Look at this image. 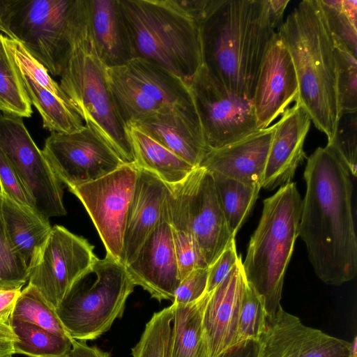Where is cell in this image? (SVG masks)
<instances>
[{
	"label": "cell",
	"mask_w": 357,
	"mask_h": 357,
	"mask_svg": "<svg viewBox=\"0 0 357 357\" xmlns=\"http://www.w3.org/2000/svg\"><path fill=\"white\" fill-rule=\"evenodd\" d=\"M80 0H16L7 37L19 42L52 76L67 59Z\"/></svg>",
	"instance_id": "obj_8"
},
{
	"label": "cell",
	"mask_w": 357,
	"mask_h": 357,
	"mask_svg": "<svg viewBox=\"0 0 357 357\" xmlns=\"http://www.w3.org/2000/svg\"><path fill=\"white\" fill-rule=\"evenodd\" d=\"M257 357H349L351 342L305 326L282 306L267 319Z\"/></svg>",
	"instance_id": "obj_17"
},
{
	"label": "cell",
	"mask_w": 357,
	"mask_h": 357,
	"mask_svg": "<svg viewBox=\"0 0 357 357\" xmlns=\"http://www.w3.org/2000/svg\"><path fill=\"white\" fill-rule=\"evenodd\" d=\"M42 151L56 177L69 189L99 179L125 164L86 125L71 133L51 132Z\"/></svg>",
	"instance_id": "obj_13"
},
{
	"label": "cell",
	"mask_w": 357,
	"mask_h": 357,
	"mask_svg": "<svg viewBox=\"0 0 357 357\" xmlns=\"http://www.w3.org/2000/svg\"><path fill=\"white\" fill-rule=\"evenodd\" d=\"M134 287L120 261L109 256L97 258L72 285L55 312L71 338L95 340L122 317Z\"/></svg>",
	"instance_id": "obj_7"
},
{
	"label": "cell",
	"mask_w": 357,
	"mask_h": 357,
	"mask_svg": "<svg viewBox=\"0 0 357 357\" xmlns=\"http://www.w3.org/2000/svg\"><path fill=\"white\" fill-rule=\"evenodd\" d=\"M0 150L31 193L44 217L65 215L62 183L26 129L22 118L0 114Z\"/></svg>",
	"instance_id": "obj_12"
},
{
	"label": "cell",
	"mask_w": 357,
	"mask_h": 357,
	"mask_svg": "<svg viewBox=\"0 0 357 357\" xmlns=\"http://www.w3.org/2000/svg\"><path fill=\"white\" fill-rule=\"evenodd\" d=\"M9 326L16 336L15 354L29 357H70V337L53 333L35 324L10 318Z\"/></svg>",
	"instance_id": "obj_29"
},
{
	"label": "cell",
	"mask_w": 357,
	"mask_h": 357,
	"mask_svg": "<svg viewBox=\"0 0 357 357\" xmlns=\"http://www.w3.org/2000/svg\"><path fill=\"white\" fill-rule=\"evenodd\" d=\"M128 125L142 130L195 167L208 152L195 105L163 108Z\"/></svg>",
	"instance_id": "obj_20"
},
{
	"label": "cell",
	"mask_w": 357,
	"mask_h": 357,
	"mask_svg": "<svg viewBox=\"0 0 357 357\" xmlns=\"http://www.w3.org/2000/svg\"><path fill=\"white\" fill-rule=\"evenodd\" d=\"M14 354L13 341L0 338V357H11Z\"/></svg>",
	"instance_id": "obj_49"
},
{
	"label": "cell",
	"mask_w": 357,
	"mask_h": 357,
	"mask_svg": "<svg viewBox=\"0 0 357 357\" xmlns=\"http://www.w3.org/2000/svg\"><path fill=\"white\" fill-rule=\"evenodd\" d=\"M259 347L258 340H246L234 344L217 357H257Z\"/></svg>",
	"instance_id": "obj_43"
},
{
	"label": "cell",
	"mask_w": 357,
	"mask_h": 357,
	"mask_svg": "<svg viewBox=\"0 0 357 357\" xmlns=\"http://www.w3.org/2000/svg\"><path fill=\"white\" fill-rule=\"evenodd\" d=\"M29 272L13 251L8 238L1 211L0 190V289H22Z\"/></svg>",
	"instance_id": "obj_38"
},
{
	"label": "cell",
	"mask_w": 357,
	"mask_h": 357,
	"mask_svg": "<svg viewBox=\"0 0 357 357\" xmlns=\"http://www.w3.org/2000/svg\"><path fill=\"white\" fill-rule=\"evenodd\" d=\"M109 84L125 122L163 108L195 105L189 85L166 69L140 58L107 68Z\"/></svg>",
	"instance_id": "obj_9"
},
{
	"label": "cell",
	"mask_w": 357,
	"mask_h": 357,
	"mask_svg": "<svg viewBox=\"0 0 357 357\" xmlns=\"http://www.w3.org/2000/svg\"><path fill=\"white\" fill-rule=\"evenodd\" d=\"M302 199L296 184L280 186L263 201L258 226L243 263L245 280L263 300L267 319L281 307L287 268L298 236Z\"/></svg>",
	"instance_id": "obj_6"
},
{
	"label": "cell",
	"mask_w": 357,
	"mask_h": 357,
	"mask_svg": "<svg viewBox=\"0 0 357 357\" xmlns=\"http://www.w3.org/2000/svg\"><path fill=\"white\" fill-rule=\"evenodd\" d=\"M277 34L289 50L298 84V103L328 142L339 119L335 46L318 0H304L288 15Z\"/></svg>",
	"instance_id": "obj_3"
},
{
	"label": "cell",
	"mask_w": 357,
	"mask_h": 357,
	"mask_svg": "<svg viewBox=\"0 0 357 357\" xmlns=\"http://www.w3.org/2000/svg\"><path fill=\"white\" fill-rule=\"evenodd\" d=\"M0 338L10 340L13 341H15L17 339L10 326L1 323H0Z\"/></svg>",
	"instance_id": "obj_50"
},
{
	"label": "cell",
	"mask_w": 357,
	"mask_h": 357,
	"mask_svg": "<svg viewBox=\"0 0 357 357\" xmlns=\"http://www.w3.org/2000/svg\"><path fill=\"white\" fill-rule=\"evenodd\" d=\"M298 236L318 278L339 286L357 273V237L352 208V176L329 146L308 158Z\"/></svg>",
	"instance_id": "obj_1"
},
{
	"label": "cell",
	"mask_w": 357,
	"mask_h": 357,
	"mask_svg": "<svg viewBox=\"0 0 357 357\" xmlns=\"http://www.w3.org/2000/svg\"><path fill=\"white\" fill-rule=\"evenodd\" d=\"M70 357H110V355L96 347L87 345L86 341L73 339Z\"/></svg>",
	"instance_id": "obj_45"
},
{
	"label": "cell",
	"mask_w": 357,
	"mask_h": 357,
	"mask_svg": "<svg viewBox=\"0 0 357 357\" xmlns=\"http://www.w3.org/2000/svg\"><path fill=\"white\" fill-rule=\"evenodd\" d=\"M336 94L339 117L357 112V58L335 47Z\"/></svg>",
	"instance_id": "obj_36"
},
{
	"label": "cell",
	"mask_w": 357,
	"mask_h": 357,
	"mask_svg": "<svg viewBox=\"0 0 357 357\" xmlns=\"http://www.w3.org/2000/svg\"><path fill=\"white\" fill-rule=\"evenodd\" d=\"M245 284L241 257L227 278L209 293L202 320L208 357H217L236 343Z\"/></svg>",
	"instance_id": "obj_21"
},
{
	"label": "cell",
	"mask_w": 357,
	"mask_h": 357,
	"mask_svg": "<svg viewBox=\"0 0 357 357\" xmlns=\"http://www.w3.org/2000/svg\"><path fill=\"white\" fill-rule=\"evenodd\" d=\"M0 190L3 195L16 203L36 210L34 200L31 193L1 150Z\"/></svg>",
	"instance_id": "obj_40"
},
{
	"label": "cell",
	"mask_w": 357,
	"mask_h": 357,
	"mask_svg": "<svg viewBox=\"0 0 357 357\" xmlns=\"http://www.w3.org/2000/svg\"><path fill=\"white\" fill-rule=\"evenodd\" d=\"M298 84L288 49L277 34L262 61L252 98L259 129H264L296 102Z\"/></svg>",
	"instance_id": "obj_19"
},
{
	"label": "cell",
	"mask_w": 357,
	"mask_h": 357,
	"mask_svg": "<svg viewBox=\"0 0 357 357\" xmlns=\"http://www.w3.org/2000/svg\"><path fill=\"white\" fill-rule=\"evenodd\" d=\"M211 174L227 226L231 234L236 236L252 209L261 188L218 173Z\"/></svg>",
	"instance_id": "obj_30"
},
{
	"label": "cell",
	"mask_w": 357,
	"mask_h": 357,
	"mask_svg": "<svg viewBox=\"0 0 357 357\" xmlns=\"http://www.w3.org/2000/svg\"><path fill=\"white\" fill-rule=\"evenodd\" d=\"M204 66L228 89L252 100L276 31L268 0H208L197 20Z\"/></svg>",
	"instance_id": "obj_2"
},
{
	"label": "cell",
	"mask_w": 357,
	"mask_h": 357,
	"mask_svg": "<svg viewBox=\"0 0 357 357\" xmlns=\"http://www.w3.org/2000/svg\"><path fill=\"white\" fill-rule=\"evenodd\" d=\"M208 275V268L190 272L181 280L175 291L173 303L185 305L199 300L206 293Z\"/></svg>",
	"instance_id": "obj_41"
},
{
	"label": "cell",
	"mask_w": 357,
	"mask_h": 357,
	"mask_svg": "<svg viewBox=\"0 0 357 357\" xmlns=\"http://www.w3.org/2000/svg\"><path fill=\"white\" fill-rule=\"evenodd\" d=\"M267 316L263 300L245 280L240 307L236 343L258 340L265 330Z\"/></svg>",
	"instance_id": "obj_37"
},
{
	"label": "cell",
	"mask_w": 357,
	"mask_h": 357,
	"mask_svg": "<svg viewBox=\"0 0 357 357\" xmlns=\"http://www.w3.org/2000/svg\"><path fill=\"white\" fill-rule=\"evenodd\" d=\"M168 186L170 199L208 267L235 240L220 205L213 175L198 167L182 182Z\"/></svg>",
	"instance_id": "obj_11"
},
{
	"label": "cell",
	"mask_w": 357,
	"mask_h": 357,
	"mask_svg": "<svg viewBox=\"0 0 357 357\" xmlns=\"http://www.w3.org/2000/svg\"><path fill=\"white\" fill-rule=\"evenodd\" d=\"M235 240L222 252L216 260L208 267V275L206 292L215 289L229 275L239 260Z\"/></svg>",
	"instance_id": "obj_42"
},
{
	"label": "cell",
	"mask_w": 357,
	"mask_h": 357,
	"mask_svg": "<svg viewBox=\"0 0 357 357\" xmlns=\"http://www.w3.org/2000/svg\"><path fill=\"white\" fill-rule=\"evenodd\" d=\"M310 122L307 114L296 102L275 123L261 188L271 190L291 182L306 158L303 143Z\"/></svg>",
	"instance_id": "obj_22"
},
{
	"label": "cell",
	"mask_w": 357,
	"mask_h": 357,
	"mask_svg": "<svg viewBox=\"0 0 357 357\" xmlns=\"http://www.w3.org/2000/svg\"><path fill=\"white\" fill-rule=\"evenodd\" d=\"M275 123L233 144L209 151L199 167L261 188Z\"/></svg>",
	"instance_id": "obj_23"
},
{
	"label": "cell",
	"mask_w": 357,
	"mask_h": 357,
	"mask_svg": "<svg viewBox=\"0 0 357 357\" xmlns=\"http://www.w3.org/2000/svg\"><path fill=\"white\" fill-rule=\"evenodd\" d=\"M137 174L135 165L124 164L99 179L69 189L88 212L105 245L106 256L119 261Z\"/></svg>",
	"instance_id": "obj_14"
},
{
	"label": "cell",
	"mask_w": 357,
	"mask_h": 357,
	"mask_svg": "<svg viewBox=\"0 0 357 357\" xmlns=\"http://www.w3.org/2000/svg\"><path fill=\"white\" fill-rule=\"evenodd\" d=\"M189 86L208 151L233 144L259 129L252 100L228 89L204 66Z\"/></svg>",
	"instance_id": "obj_10"
},
{
	"label": "cell",
	"mask_w": 357,
	"mask_h": 357,
	"mask_svg": "<svg viewBox=\"0 0 357 357\" xmlns=\"http://www.w3.org/2000/svg\"><path fill=\"white\" fill-rule=\"evenodd\" d=\"M96 259L93 246L86 239L56 225L29 272L28 284L56 310L72 285Z\"/></svg>",
	"instance_id": "obj_15"
},
{
	"label": "cell",
	"mask_w": 357,
	"mask_h": 357,
	"mask_svg": "<svg viewBox=\"0 0 357 357\" xmlns=\"http://www.w3.org/2000/svg\"><path fill=\"white\" fill-rule=\"evenodd\" d=\"M15 0H0V32L6 36L8 31V22Z\"/></svg>",
	"instance_id": "obj_47"
},
{
	"label": "cell",
	"mask_w": 357,
	"mask_h": 357,
	"mask_svg": "<svg viewBox=\"0 0 357 357\" xmlns=\"http://www.w3.org/2000/svg\"><path fill=\"white\" fill-rule=\"evenodd\" d=\"M12 357V356H11Z\"/></svg>",
	"instance_id": "obj_52"
},
{
	"label": "cell",
	"mask_w": 357,
	"mask_h": 357,
	"mask_svg": "<svg viewBox=\"0 0 357 357\" xmlns=\"http://www.w3.org/2000/svg\"><path fill=\"white\" fill-rule=\"evenodd\" d=\"M342 6L350 19L356 24L357 1H342Z\"/></svg>",
	"instance_id": "obj_48"
},
{
	"label": "cell",
	"mask_w": 357,
	"mask_h": 357,
	"mask_svg": "<svg viewBox=\"0 0 357 357\" xmlns=\"http://www.w3.org/2000/svg\"><path fill=\"white\" fill-rule=\"evenodd\" d=\"M318 1L335 47L357 58L356 24L344 11L342 0Z\"/></svg>",
	"instance_id": "obj_35"
},
{
	"label": "cell",
	"mask_w": 357,
	"mask_h": 357,
	"mask_svg": "<svg viewBox=\"0 0 357 357\" xmlns=\"http://www.w3.org/2000/svg\"><path fill=\"white\" fill-rule=\"evenodd\" d=\"M342 159L352 176L357 172V112L339 117L332 140L327 144Z\"/></svg>",
	"instance_id": "obj_39"
},
{
	"label": "cell",
	"mask_w": 357,
	"mask_h": 357,
	"mask_svg": "<svg viewBox=\"0 0 357 357\" xmlns=\"http://www.w3.org/2000/svg\"><path fill=\"white\" fill-rule=\"evenodd\" d=\"M89 24L98 57L107 68L132 59L128 28L119 0H86Z\"/></svg>",
	"instance_id": "obj_25"
},
{
	"label": "cell",
	"mask_w": 357,
	"mask_h": 357,
	"mask_svg": "<svg viewBox=\"0 0 357 357\" xmlns=\"http://www.w3.org/2000/svg\"><path fill=\"white\" fill-rule=\"evenodd\" d=\"M21 291L22 289H0V323L9 325Z\"/></svg>",
	"instance_id": "obj_44"
},
{
	"label": "cell",
	"mask_w": 357,
	"mask_h": 357,
	"mask_svg": "<svg viewBox=\"0 0 357 357\" xmlns=\"http://www.w3.org/2000/svg\"><path fill=\"white\" fill-rule=\"evenodd\" d=\"M5 40L31 105L41 116L43 128L61 133L81 130L84 121L47 70L19 42L7 36Z\"/></svg>",
	"instance_id": "obj_16"
},
{
	"label": "cell",
	"mask_w": 357,
	"mask_h": 357,
	"mask_svg": "<svg viewBox=\"0 0 357 357\" xmlns=\"http://www.w3.org/2000/svg\"><path fill=\"white\" fill-rule=\"evenodd\" d=\"M1 211L10 244L30 272L52 226L48 218L35 209L20 205L2 194Z\"/></svg>",
	"instance_id": "obj_26"
},
{
	"label": "cell",
	"mask_w": 357,
	"mask_h": 357,
	"mask_svg": "<svg viewBox=\"0 0 357 357\" xmlns=\"http://www.w3.org/2000/svg\"><path fill=\"white\" fill-rule=\"evenodd\" d=\"M165 204L172 229L174 251L178 268L180 282L192 271L208 268L196 243L178 211L169 199L168 192Z\"/></svg>",
	"instance_id": "obj_33"
},
{
	"label": "cell",
	"mask_w": 357,
	"mask_h": 357,
	"mask_svg": "<svg viewBox=\"0 0 357 357\" xmlns=\"http://www.w3.org/2000/svg\"><path fill=\"white\" fill-rule=\"evenodd\" d=\"M0 33V111L20 118L31 117V103Z\"/></svg>",
	"instance_id": "obj_31"
},
{
	"label": "cell",
	"mask_w": 357,
	"mask_h": 357,
	"mask_svg": "<svg viewBox=\"0 0 357 357\" xmlns=\"http://www.w3.org/2000/svg\"><path fill=\"white\" fill-rule=\"evenodd\" d=\"M10 318L35 324L59 335L70 337L55 310L29 284L21 291Z\"/></svg>",
	"instance_id": "obj_32"
},
{
	"label": "cell",
	"mask_w": 357,
	"mask_h": 357,
	"mask_svg": "<svg viewBox=\"0 0 357 357\" xmlns=\"http://www.w3.org/2000/svg\"><path fill=\"white\" fill-rule=\"evenodd\" d=\"M209 293L185 305L172 303V357H208L203 312Z\"/></svg>",
	"instance_id": "obj_28"
},
{
	"label": "cell",
	"mask_w": 357,
	"mask_h": 357,
	"mask_svg": "<svg viewBox=\"0 0 357 357\" xmlns=\"http://www.w3.org/2000/svg\"><path fill=\"white\" fill-rule=\"evenodd\" d=\"M137 169L120 258L124 266L133 261L144 241L157 225L169 191V186L155 175L142 169Z\"/></svg>",
	"instance_id": "obj_24"
},
{
	"label": "cell",
	"mask_w": 357,
	"mask_h": 357,
	"mask_svg": "<svg viewBox=\"0 0 357 357\" xmlns=\"http://www.w3.org/2000/svg\"><path fill=\"white\" fill-rule=\"evenodd\" d=\"M173 316L172 305L153 314L132 349V357H172Z\"/></svg>",
	"instance_id": "obj_34"
},
{
	"label": "cell",
	"mask_w": 357,
	"mask_h": 357,
	"mask_svg": "<svg viewBox=\"0 0 357 357\" xmlns=\"http://www.w3.org/2000/svg\"><path fill=\"white\" fill-rule=\"evenodd\" d=\"M60 77L61 89L85 125L100 135L125 164L135 165L127 126L111 91L107 67L94 47L86 0H80L70 51Z\"/></svg>",
	"instance_id": "obj_4"
},
{
	"label": "cell",
	"mask_w": 357,
	"mask_h": 357,
	"mask_svg": "<svg viewBox=\"0 0 357 357\" xmlns=\"http://www.w3.org/2000/svg\"><path fill=\"white\" fill-rule=\"evenodd\" d=\"M125 267L135 286L159 301H173L180 278L165 200L157 225Z\"/></svg>",
	"instance_id": "obj_18"
},
{
	"label": "cell",
	"mask_w": 357,
	"mask_h": 357,
	"mask_svg": "<svg viewBox=\"0 0 357 357\" xmlns=\"http://www.w3.org/2000/svg\"><path fill=\"white\" fill-rule=\"evenodd\" d=\"M356 342H357V337H356V336H355L353 341L351 342L349 357H356V352H357Z\"/></svg>",
	"instance_id": "obj_51"
},
{
	"label": "cell",
	"mask_w": 357,
	"mask_h": 357,
	"mask_svg": "<svg viewBox=\"0 0 357 357\" xmlns=\"http://www.w3.org/2000/svg\"><path fill=\"white\" fill-rule=\"evenodd\" d=\"M289 2V0H268L269 17L275 29L282 24L284 12Z\"/></svg>",
	"instance_id": "obj_46"
},
{
	"label": "cell",
	"mask_w": 357,
	"mask_h": 357,
	"mask_svg": "<svg viewBox=\"0 0 357 357\" xmlns=\"http://www.w3.org/2000/svg\"><path fill=\"white\" fill-rule=\"evenodd\" d=\"M119 3L133 57L153 63L189 85L203 65L201 36L199 23L180 0H119Z\"/></svg>",
	"instance_id": "obj_5"
},
{
	"label": "cell",
	"mask_w": 357,
	"mask_h": 357,
	"mask_svg": "<svg viewBox=\"0 0 357 357\" xmlns=\"http://www.w3.org/2000/svg\"><path fill=\"white\" fill-rule=\"evenodd\" d=\"M135 166L149 171L168 185L184 181L197 167L174 153L138 128L128 125Z\"/></svg>",
	"instance_id": "obj_27"
}]
</instances>
